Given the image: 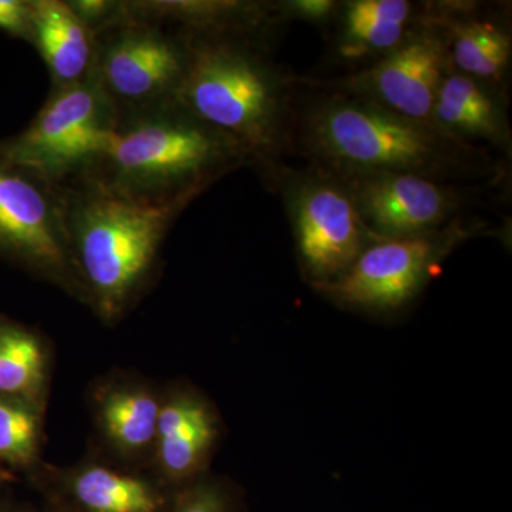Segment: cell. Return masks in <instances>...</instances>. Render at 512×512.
<instances>
[{
    "mask_svg": "<svg viewBox=\"0 0 512 512\" xmlns=\"http://www.w3.org/2000/svg\"><path fill=\"white\" fill-rule=\"evenodd\" d=\"M303 143L316 168L332 175L413 174L446 183L494 173L483 148L348 93L309 109Z\"/></svg>",
    "mask_w": 512,
    "mask_h": 512,
    "instance_id": "1",
    "label": "cell"
},
{
    "mask_svg": "<svg viewBox=\"0 0 512 512\" xmlns=\"http://www.w3.org/2000/svg\"><path fill=\"white\" fill-rule=\"evenodd\" d=\"M187 37L190 59L175 103L231 140L248 165L274 174L288 143V82L266 57L261 35Z\"/></svg>",
    "mask_w": 512,
    "mask_h": 512,
    "instance_id": "2",
    "label": "cell"
},
{
    "mask_svg": "<svg viewBox=\"0 0 512 512\" xmlns=\"http://www.w3.org/2000/svg\"><path fill=\"white\" fill-rule=\"evenodd\" d=\"M59 188L80 298L104 320H117L151 281L185 210L127 200L87 178Z\"/></svg>",
    "mask_w": 512,
    "mask_h": 512,
    "instance_id": "3",
    "label": "cell"
},
{
    "mask_svg": "<svg viewBox=\"0 0 512 512\" xmlns=\"http://www.w3.org/2000/svg\"><path fill=\"white\" fill-rule=\"evenodd\" d=\"M244 165L247 157L231 140L171 101L120 117L106 156L87 180L140 204L185 210Z\"/></svg>",
    "mask_w": 512,
    "mask_h": 512,
    "instance_id": "4",
    "label": "cell"
},
{
    "mask_svg": "<svg viewBox=\"0 0 512 512\" xmlns=\"http://www.w3.org/2000/svg\"><path fill=\"white\" fill-rule=\"evenodd\" d=\"M119 114L93 77L52 89L22 133L0 141V158L64 187L90 177L109 150Z\"/></svg>",
    "mask_w": 512,
    "mask_h": 512,
    "instance_id": "5",
    "label": "cell"
},
{
    "mask_svg": "<svg viewBox=\"0 0 512 512\" xmlns=\"http://www.w3.org/2000/svg\"><path fill=\"white\" fill-rule=\"evenodd\" d=\"M94 39L92 77L119 119L175 100L190 59L187 36L121 0L119 18Z\"/></svg>",
    "mask_w": 512,
    "mask_h": 512,
    "instance_id": "6",
    "label": "cell"
},
{
    "mask_svg": "<svg viewBox=\"0 0 512 512\" xmlns=\"http://www.w3.org/2000/svg\"><path fill=\"white\" fill-rule=\"evenodd\" d=\"M474 232L457 218L420 237L376 239L345 274L313 289L353 311L377 315L400 311L423 292L441 262Z\"/></svg>",
    "mask_w": 512,
    "mask_h": 512,
    "instance_id": "7",
    "label": "cell"
},
{
    "mask_svg": "<svg viewBox=\"0 0 512 512\" xmlns=\"http://www.w3.org/2000/svg\"><path fill=\"white\" fill-rule=\"evenodd\" d=\"M296 254L313 288L345 274L367 245L376 241L338 178L315 168L308 173L276 170Z\"/></svg>",
    "mask_w": 512,
    "mask_h": 512,
    "instance_id": "8",
    "label": "cell"
},
{
    "mask_svg": "<svg viewBox=\"0 0 512 512\" xmlns=\"http://www.w3.org/2000/svg\"><path fill=\"white\" fill-rule=\"evenodd\" d=\"M0 258L80 298L69 249L62 191L0 158Z\"/></svg>",
    "mask_w": 512,
    "mask_h": 512,
    "instance_id": "9",
    "label": "cell"
},
{
    "mask_svg": "<svg viewBox=\"0 0 512 512\" xmlns=\"http://www.w3.org/2000/svg\"><path fill=\"white\" fill-rule=\"evenodd\" d=\"M443 28L424 15L402 43L343 82V93L372 101L400 116L431 124L444 77L451 70ZM433 126V124H431Z\"/></svg>",
    "mask_w": 512,
    "mask_h": 512,
    "instance_id": "10",
    "label": "cell"
},
{
    "mask_svg": "<svg viewBox=\"0 0 512 512\" xmlns=\"http://www.w3.org/2000/svg\"><path fill=\"white\" fill-rule=\"evenodd\" d=\"M332 175V174H330ZM345 187L366 228L380 239L420 237L457 220L460 192L413 174L333 175Z\"/></svg>",
    "mask_w": 512,
    "mask_h": 512,
    "instance_id": "11",
    "label": "cell"
},
{
    "mask_svg": "<svg viewBox=\"0 0 512 512\" xmlns=\"http://www.w3.org/2000/svg\"><path fill=\"white\" fill-rule=\"evenodd\" d=\"M220 431L214 407L200 394L175 393L161 404L154 440L157 467L175 491L202 477Z\"/></svg>",
    "mask_w": 512,
    "mask_h": 512,
    "instance_id": "12",
    "label": "cell"
},
{
    "mask_svg": "<svg viewBox=\"0 0 512 512\" xmlns=\"http://www.w3.org/2000/svg\"><path fill=\"white\" fill-rule=\"evenodd\" d=\"M431 124L447 136L476 146L485 141L511 153V128L504 94L451 67L444 77L431 113Z\"/></svg>",
    "mask_w": 512,
    "mask_h": 512,
    "instance_id": "13",
    "label": "cell"
},
{
    "mask_svg": "<svg viewBox=\"0 0 512 512\" xmlns=\"http://www.w3.org/2000/svg\"><path fill=\"white\" fill-rule=\"evenodd\" d=\"M431 16L443 28L453 69L503 92L512 55L507 26L450 3L437 6Z\"/></svg>",
    "mask_w": 512,
    "mask_h": 512,
    "instance_id": "14",
    "label": "cell"
},
{
    "mask_svg": "<svg viewBox=\"0 0 512 512\" xmlns=\"http://www.w3.org/2000/svg\"><path fill=\"white\" fill-rule=\"evenodd\" d=\"M32 36L52 80V89L90 79L96 56V39L64 0H30Z\"/></svg>",
    "mask_w": 512,
    "mask_h": 512,
    "instance_id": "15",
    "label": "cell"
},
{
    "mask_svg": "<svg viewBox=\"0 0 512 512\" xmlns=\"http://www.w3.org/2000/svg\"><path fill=\"white\" fill-rule=\"evenodd\" d=\"M137 12L185 36L255 33L279 19L278 5L238 0H130Z\"/></svg>",
    "mask_w": 512,
    "mask_h": 512,
    "instance_id": "16",
    "label": "cell"
},
{
    "mask_svg": "<svg viewBox=\"0 0 512 512\" xmlns=\"http://www.w3.org/2000/svg\"><path fill=\"white\" fill-rule=\"evenodd\" d=\"M407 0L339 3L336 50L345 60H379L396 49L420 15Z\"/></svg>",
    "mask_w": 512,
    "mask_h": 512,
    "instance_id": "17",
    "label": "cell"
},
{
    "mask_svg": "<svg viewBox=\"0 0 512 512\" xmlns=\"http://www.w3.org/2000/svg\"><path fill=\"white\" fill-rule=\"evenodd\" d=\"M62 512H167L175 491L148 478L104 466H86L70 474L64 484Z\"/></svg>",
    "mask_w": 512,
    "mask_h": 512,
    "instance_id": "18",
    "label": "cell"
},
{
    "mask_svg": "<svg viewBox=\"0 0 512 512\" xmlns=\"http://www.w3.org/2000/svg\"><path fill=\"white\" fill-rule=\"evenodd\" d=\"M160 409L161 404L146 389L111 387L99 402L101 429L121 453H143L154 446Z\"/></svg>",
    "mask_w": 512,
    "mask_h": 512,
    "instance_id": "19",
    "label": "cell"
},
{
    "mask_svg": "<svg viewBox=\"0 0 512 512\" xmlns=\"http://www.w3.org/2000/svg\"><path fill=\"white\" fill-rule=\"evenodd\" d=\"M46 360L45 346L35 332L0 318V396L43 407Z\"/></svg>",
    "mask_w": 512,
    "mask_h": 512,
    "instance_id": "20",
    "label": "cell"
},
{
    "mask_svg": "<svg viewBox=\"0 0 512 512\" xmlns=\"http://www.w3.org/2000/svg\"><path fill=\"white\" fill-rule=\"evenodd\" d=\"M42 440V407L0 396V466L15 474L35 464Z\"/></svg>",
    "mask_w": 512,
    "mask_h": 512,
    "instance_id": "21",
    "label": "cell"
},
{
    "mask_svg": "<svg viewBox=\"0 0 512 512\" xmlns=\"http://www.w3.org/2000/svg\"><path fill=\"white\" fill-rule=\"evenodd\" d=\"M167 512H242L238 498L220 481L201 477L175 491Z\"/></svg>",
    "mask_w": 512,
    "mask_h": 512,
    "instance_id": "22",
    "label": "cell"
},
{
    "mask_svg": "<svg viewBox=\"0 0 512 512\" xmlns=\"http://www.w3.org/2000/svg\"><path fill=\"white\" fill-rule=\"evenodd\" d=\"M339 3L333 0H289L278 3L279 18L299 19L315 25L335 20Z\"/></svg>",
    "mask_w": 512,
    "mask_h": 512,
    "instance_id": "23",
    "label": "cell"
},
{
    "mask_svg": "<svg viewBox=\"0 0 512 512\" xmlns=\"http://www.w3.org/2000/svg\"><path fill=\"white\" fill-rule=\"evenodd\" d=\"M93 35L107 28L121 13V0H67Z\"/></svg>",
    "mask_w": 512,
    "mask_h": 512,
    "instance_id": "24",
    "label": "cell"
},
{
    "mask_svg": "<svg viewBox=\"0 0 512 512\" xmlns=\"http://www.w3.org/2000/svg\"><path fill=\"white\" fill-rule=\"evenodd\" d=\"M0 30L13 39L30 43L32 36V2L0 0Z\"/></svg>",
    "mask_w": 512,
    "mask_h": 512,
    "instance_id": "25",
    "label": "cell"
},
{
    "mask_svg": "<svg viewBox=\"0 0 512 512\" xmlns=\"http://www.w3.org/2000/svg\"><path fill=\"white\" fill-rule=\"evenodd\" d=\"M0 481L6 484L13 483V481H15V474L10 473L6 468L0 466Z\"/></svg>",
    "mask_w": 512,
    "mask_h": 512,
    "instance_id": "26",
    "label": "cell"
},
{
    "mask_svg": "<svg viewBox=\"0 0 512 512\" xmlns=\"http://www.w3.org/2000/svg\"><path fill=\"white\" fill-rule=\"evenodd\" d=\"M0 512H25V511L16 510V508H12V507H3V505H0Z\"/></svg>",
    "mask_w": 512,
    "mask_h": 512,
    "instance_id": "27",
    "label": "cell"
},
{
    "mask_svg": "<svg viewBox=\"0 0 512 512\" xmlns=\"http://www.w3.org/2000/svg\"><path fill=\"white\" fill-rule=\"evenodd\" d=\"M6 483H3V481H0V490H2V487L3 485H5Z\"/></svg>",
    "mask_w": 512,
    "mask_h": 512,
    "instance_id": "28",
    "label": "cell"
}]
</instances>
